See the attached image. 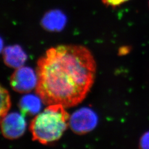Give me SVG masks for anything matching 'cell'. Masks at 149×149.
<instances>
[{"label": "cell", "instance_id": "cell-11", "mask_svg": "<svg viewBox=\"0 0 149 149\" xmlns=\"http://www.w3.org/2000/svg\"><path fill=\"white\" fill-rule=\"evenodd\" d=\"M129 0H102L103 3L108 6L112 7H116L121 5L123 3L127 2Z\"/></svg>", "mask_w": 149, "mask_h": 149}, {"label": "cell", "instance_id": "cell-10", "mask_svg": "<svg viewBox=\"0 0 149 149\" xmlns=\"http://www.w3.org/2000/svg\"><path fill=\"white\" fill-rule=\"evenodd\" d=\"M139 148L140 149H149V131L141 136L139 141Z\"/></svg>", "mask_w": 149, "mask_h": 149}, {"label": "cell", "instance_id": "cell-9", "mask_svg": "<svg viewBox=\"0 0 149 149\" xmlns=\"http://www.w3.org/2000/svg\"><path fill=\"white\" fill-rule=\"evenodd\" d=\"M1 118L8 114L11 106V99L8 92L1 87Z\"/></svg>", "mask_w": 149, "mask_h": 149}, {"label": "cell", "instance_id": "cell-2", "mask_svg": "<svg viewBox=\"0 0 149 149\" xmlns=\"http://www.w3.org/2000/svg\"><path fill=\"white\" fill-rule=\"evenodd\" d=\"M60 104L49 105L31 123L33 140L40 144H49L61 137L69 126V114Z\"/></svg>", "mask_w": 149, "mask_h": 149}, {"label": "cell", "instance_id": "cell-3", "mask_svg": "<svg viewBox=\"0 0 149 149\" xmlns=\"http://www.w3.org/2000/svg\"><path fill=\"white\" fill-rule=\"evenodd\" d=\"M37 73L31 68L22 66L16 69L10 78V85L15 91L21 93H28L37 84Z\"/></svg>", "mask_w": 149, "mask_h": 149}, {"label": "cell", "instance_id": "cell-12", "mask_svg": "<svg viewBox=\"0 0 149 149\" xmlns=\"http://www.w3.org/2000/svg\"></svg>", "mask_w": 149, "mask_h": 149}, {"label": "cell", "instance_id": "cell-4", "mask_svg": "<svg viewBox=\"0 0 149 149\" xmlns=\"http://www.w3.org/2000/svg\"><path fill=\"white\" fill-rule=\"evenodd\" d=\"M96 114L88 108H82L77 111L70 119L69 126L77 134H85L91 132L97 124Z\"/></svg>", "mask_w": 149, "mask_h": 149}, {"label": "cell", "instance_id": "cell-7", "mask_svg": "<svg viewBox=\"0 0 149 149\" xmlns=\"http://www.w3.org/2000/svg\"><path fill=\"white\" fill-rule=\"evenodd\" d=\"M3 57L6 65L15 69L23 66L27 58L26 54L17 45L6 48L3 52Z\"/></svg>", "mask_w": 149, "mask_h": 149}, {"label": "cell", "instance_id": "cell-8", "mask_svg": "<svg viewBox=\"0 0 149 149\" xmlns=\"http://www.w3.org/2000/svg\"><path fill=\"white\" fill-rule=\"evenodd\" d=\"M41 102L42 101L39 96L28 95L22 98L19 107L23 114L34 115L40 111Z\"/></svg>", "mask_w": 149, "mask_h": 149}, {"label": "cell", "instance_id": "cell-1", "mask_svg": "<svg viewBox=\"0 0 149 149\" xmlns=\"http://www.w3.org/2000/svg\"><path fill=\"white\" fill-rule=\"evenodd\" d=\"M36 94L44 104L65 108L84 101L95 79L96 64L90 51L79 45L50 48L38 61Z\"/></svg>", "mask_w": 149, "mask_h": 149}, {"label": "cell", "instance_id": "cell-5", "mask_svg": "<svg viewBox=\"0 0 149 149\" xmlns=\"http://www.w3.org/2000/svg\"><path fill=\"white\" fill-rule=\"evenodd\" d=\"M26 122L21 114L12 113L1 118V129L3 136L7 139L19 138L23 135Z\"/></svg>", "mask_w": 149, "mask_h": 149}, {"label": "cell", "instance_id": "cell-6", "mask_svg": "<svg viewBox=\"0 0 149 149\" xmlns=\"http://www.w3.org/2000/svg\"><path fill=\"white\" fill-rule=\"evenodd\" d=\"M66 23V17L59 10H53L46 13L41 22L44 29L54 32L62 30Z\"/></svg>", "mask_w": 149, "mask_h": 149}]
</instances>
